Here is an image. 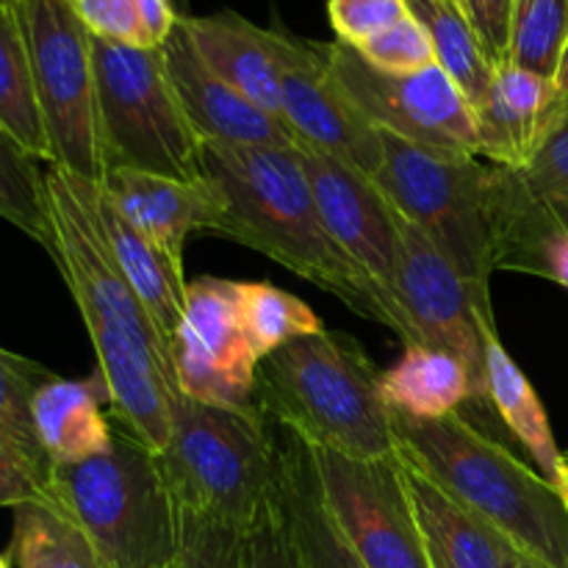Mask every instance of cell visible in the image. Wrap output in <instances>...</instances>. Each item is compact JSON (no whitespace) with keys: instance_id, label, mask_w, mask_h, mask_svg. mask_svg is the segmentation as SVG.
Masks as SVG:
<instances>
[{"instance_id":"6da1fadb","label":"cell","mask_w":568,"mask_h":568,"mask_svg":"<svg viewBox=\"0 0 568 568\" xmlns=\"http://www.w3.org/2000/svg\"><path fill=\"white\" fill-rule=\"evenodd\" d=\"M50 258L59 266L98 355L111 419L153 453H164L178 399L172 344L116 266L98 214L94 183L48 164Z\"/></svg>"},{"instance_id":"7a4b0ae2","label":"cell","mask_w":568,"mask_h":568,"mask_svg":"<svg viewBox=\"0 0 568 568\" xmlns=\"http://www.w3.org/2000/svg\"><path fill=\"white\" fill-rule=\"evenodd\" d=\"M200 166L216 200L211 233L264 253L316 283L358 316L386 325L408 347L403 320L327 231L297 148L203 144Z\"/></svg>"},{"instance_id":"3957f363","label":"cell","mask_w":568,"mask_h":568,"mask_svg":"<svg viewBox=\"0 0 568 568\" xmlns=\"http://www.w3.org/2000/svg\"><path fill=\"white\" fill-rule=\"evenodd\" d=\"M397 455L447 497L503 532L519 552L568 568V505L541 471L464 414L419 422L394 414Z\"/></svg>"},{"instance_id":"277c9868","label":"cell","mask_w":568,"mask_h":568,"mask_svg":"<svg viewBox=\"0 0 568 568\" xmlns=\"http://www.w3.org/2000/svg\"><path fill=\"white\" fill-rule=\"evenodd\" d=\"M255 408L311 447L366 460L397 455L383 372L347 333L320 331L266 355L255 375Z\"/></svg>"},{"instance_id":"5b68a950","label":"cell","mask_w":568,"mask_h":568,"mask_svg":"<svg viewBox=\"0 0 568 568\" xmlns=\"http://www.w3.org/2000/svg\"><path fill=\"white\" fill-rule=\"evenodd\" d=\"M44 499L81 527L105 568L175 566L181 508L159 453L120 427L109 453L50 466Z\"/></svg>"},{"instance_id":"8992f818","label":"cell","mask_w":568,"mask_h":568,"mask_svg":"<svg viewBox=\"0 0 568 568\" xmlns=\"http://www.w3.org/2000/svg\"><path fill=\"white\" fill-rule=\"evenodd\" d=\"M161 469L178 508L247 530L275 483L277 442L261 414L178 394Z\"/></svg>"},{"instance_id":"52a82bcc","label":"cell","mask_w":568,"mask_h":568,"mask_svg":"<svg viewBox=\"0 0 568 568\" xmlns=\"http://www.w3.org/2000/svg\"><path fill=\"white\" fill-rule=\"evenodd\" d=\"M405 222L425 233L477 292L494 275V164L383 133L375 178Z\"/></svg>"},{"instance_id":"ba28073f","label":"cell","mask_w":568,"mask_h":568,"mask_svg":"<svg viewBox=\"0 0 568 568\" xmlns=\"http://www.w3.org/2000/svg\"><path fill=\"white\" fill-rule=\"evenodd\" d=\"M98 133L105 170L200 181L203 142L194 133L161 48H131L92 37Z\"/></svg>"},{"instance_id":"9c48e42d","label":"cell","mask_w":568,"mask_h":568,"mask_svg":"<svg viewBox=\"0 0 568 568\" xmlns=\"http://www.w3.org/2000/svg\"><path fill=\"white\" fill-rule=\"evenodd\" d=\"M17 17L26 33L50 164L100 183L103 153L92 33L67 0H20Z\"/></svg>"},{"instance_id":"30bf717a","label":"cell","mask_w":568,"mask_h":568,"mask_svg":"<svg viewBox=\"0 0 568 568\" xmlns=\"http://www.w3.org/2000/svg\"><path fill=\"white\" fill-rule=\"evenodd\" d=\"M325 53L338 87L377 131L422 148L477 155V111L442 67L392 75L349 44L325 42Z\"/></svg>"},{"instance_id":"8fae6325","label":"cell","mask_w":568,"mask_h":568,"mask_svg":"<svg viewBox=\"0 0 568 568\" xmlns=\"http://www.w3.org/2000/svg\"><path fill=\"white\" fill-rule=\"evenodd\" d=\"M311 455L327 514L361 564L366 568H430L399 455L366 460L320 447H311Z\"/></svg>"},{"instance_id":"7c38bea8","label":"cell","mask_w":568,"mask_h":568,"mask_svg":"<svg viewBox=\"0 0 568 568\" xmlns=\"http://www.w3.org/2000/svg\"><path fill=\"white\" fill-rule=\"evenodd\" d=\"M178 392L216 408L258 414V355L239 320L236 281L203 275L189 283L186 311L172 336Z\"/></svg>"},{"instance_id":"4fadbf2b","label":"cell","mask_w":568,"mask_h":568,"mask_svg":"<svg viewBox=\"0 0 568 568\" xmlns=\"http://www.w3.org/2000/svg\"><path fill=\"white\" fill-rule=\"evenodd\" d=\"M266 39L281 75V120L294 133L297 148L305 144L377 178L383 133L338 87L327 64L325 42H308L283 28H266Z\"/></svg>"},{"instance_id":"5bb4252c","label":"cell","mask_w":568,"mask_h":568,"mask_svg":"<svg viewBox=\"0 0 568 568\" xmlns=\"http://www.w3.org/2000/svg\"><path fill=\"white\" fill-rule=\"evenodd\" d=\"M397 300L414 344L458 355L475 377L480 403L488 405L486 331L497 327L491 294L469 286L453 261L405 220Z\"/></svg>"},{"instance_id":"9a60e30c","label":"cell","mask_w":568,"mask_h":568,"mask_svg":"<svg viewBox=\"0 0 568 568\" xmlns=\"http://www.w3.org/2000/svg\"><path fill=\"white\" fill-rule=\"evenodd\" d=\"M297 153L327 231L344 250V255L375 283L394 314L403 320L410 336V347L414 333H410L397 300L399 261H403V216L377 186L375 178L353 170L333 155L305 148V144H300Z\"/></svg>"},{"instance_id":"2e32d148","label":"cell","mask_w":568,"mask_h":568,"mask_svg":"<svg viewBox=\"0 0 568 568\" xmlns=\"http://www.w3.org/2000/svg\"><path fill=\"white\" fill-rule=\"evenodd\" d=\"M161 55L200 142L222 148H297V139L281 116L255 105L203 64L181 17L161 44Z\"/></svg>"},{"instance_id":"e0dca14e","label":"cell","mask_w":568,"mask_h":568,"mask_svg":"<svg viewBox=\"0 0 568 568\" xmlns=\"http://www.w3.org/2000/svg\"><path fill=\"white\" fill-rule=\"evenodd\" d=\"M568 111L552 78L503 64L477 109V155L497 166L525 170Z\"/></svg>"},{"instance_id":"ac0fdd59","label":"cell","mask_w":568,"mask_h":568,"mask_svg":"<svg viewBox=\"0 0 568 568\" xmlns=\"http://www.w3.org/2000/svg\"><path fill=\"white\" fill-rule=\"evenodd\" d=\"M100 192L172 258L183 261V247L194 231H209L216 220V200L209 183L175 181L139 170H105Z\"/></svg>"},{"instance_id":"d6986e66","label":"cell","mask_w":568,"mask_h":568,"mask_svg":"<svg viewBox=\"0 0 568 568\" xmlns=\"http://www.w3.org/2000/svg\"><path fill=\"white\" fill-rule=\"evenodd\" d=\"M275 497L300 568H366L353 552L322 499L314 455L300 436L277 427Z\"/></svg>"},{"instance_id":"ffe728a7","label":"cell","mask_w":568,"mask_h":568,"mask_svg":"<svg viewBox=\"0 0 568 568\" xmlns=\"http://www.w3.org/2000/svg\"><path fill=\"white\" fill-rule=\"evenodd\" d=\"M525 272L568 288V227L521 181L494 164V272Z\"/></svg>"},{"instance_id":"44dd1931","label":"cell","mask_w":568,"mask_h":568,"mask_svg":"<svg viewBox=\"0 0 568 568\" xmlns=\"http://www.w3.org/2000/svg\"><path fill=\"white\" fill-rule=\"evenodd\" d=\"M403 460V458H399ZM410 508L430 568H510L519 549L403 460Z\"/></svg>"},{"instance_id":"7402d4cb","label":"cell","mask_w":568,"mask_h":568,"mask_svg":"<svg viewBox=\"0 0 568 568\" xmlns=\"http://www.w3.org/2000/svg\"><path fill=\"white\" fill-rule=\"evenodd\" d=\"M181 22L192 48L214 75L264 111L281 116V75L266 28L253 26L236 11L205 17L181 14Z\"/></svg>"},{"instance_id":"603a6c76","label":"cell","mask_w":568,"mask_h":568,"mask_svg":"<svg viewBox=\"0 0 568 568\" xmlns=\"http://www.w3.org/2000/svg\"><path fill=\"white\" fill-rule=\"evenodd\" d=\"M94 214H98L100 231L105 244L114 255L116 266L131 283L133 292L150 311L159 331L172 344L178 325L186 311L189 283L183 277V261L172 258L166 250H161L153 239L144 236L94 183Z\"/></svg>"},{"instance_id":"cb8c5ba5","label":"cell","mask_w":568,"mask_h":568,"mask_svg":"<svg viewBox=\"0 0 568 568\" xmlns=\"http://www.w3.org/2000/svg\"><path fill=\"white\" fill-rule=\"evenodd\" d=\"M109 388L94 372L89 381L53 375L33 397V425L50 466L78 464L109 453L116 427L103 414Z\"/></svg>"},{"instance_id":"d4e9b609","label":"cell","mask_w":568,"mask_h":568,"mask_svg":"<svg viewBox=\"0 0 568 568\" xmlns=\"http://www.w3.org/2000/svg\"><path fill=\"white\" fill-rule=\"evenodd\" d=\"M486 397L499 414L503 425L514 433L525 453L536 460L544 480L566 499L568 505V471L566 458L549 427L547 410L538 399L536 388L519 369L505 344L499 342L497 327L486 331Z\"/></svg>"},{"instance_id":"484cf974","label":"cell","mask_w":568,"mask_h":568,"mask_svg":"<svg viewBox=\"0 0 568 568\" xmlns=\"http://www.w3.org/2000/svg\"><path fill=\"white\" fill-rule=\"evenodd\" d=\"M383 397L394 414L436 422L460 414L466 405H483L475 377L458 355L414 344L403 361L383 375Z\"/></svg>"},{"instance_id":"4316f807","label":"cell","mask_w":568,"mask_h":568,"mask_svg":"<svg viewBox=\"0 0 568 568\" xmlns=\"http://www.w3.org/2000/svg\"><path fill=\"white\" fill-rule=\"evenodd\" d=\"M9 558L17 568H105L81 527L48 499L14 508Z\"/></svg>"},{"instance_id":"83f0119b","label":"cell","mask_w":568,"mask_h":568,"mask_svg":"<svg viewBox=\"0 0 568 568\" xmlns=\"http://www.w3.org/2000/svg\"><path fill=\"white\" fill-rule=\"evenodd\" d=\"M408 9L430 33L436 64L458 83L475 111L480 109L491 89L497 67L486 55L464 11L453 9L442 0H408Z\"/></svg>"},{"instance_id":"f1b7e54d","label":"cell","mask_w":568,"mask_h":568,"mask_svg":"<svg viewBox=\"0 0 568 568\" xmlns=\"http://www.w3.org/2000/svg\"><path fill=\"white\" fill-rule=\"evenodd\" d=\"M0 122L39 161L50 164L48 136L33 89L26 33L14 9H0Z\"/></svg>"},{"instance_id":"f546056e","label":"cell","mask_w":568,"mask_h":568,"mask_svg":"<svg viewBox=\"0 0 568 568\" xmlns=\"http://www.w3.org/2000/svg\"><path fill=\"white\" fill-rule=\"evenodd\" d=\"M236 303L239 320H242L244 333H247L258 361H264L266 355L281 349L283 344L294 342V338L325 331L320 316L303 300L272 286V283L236 281Z\"/></svg>"},{"instance_id":"4dcf8cb0","label":"cell","mask_w":568,"mask_h":568,"mask_svg":"<svg viewBox=\"0 0 568 568\" xmlns=\"http://www.w3.org/2000/svg\"><path fill=\"white\" fill-rule=\"evenodd\" d=\"M0 220L11 222L22 233L50 247L48 192L44 170L0 122Z\"/></svg>"},{"instance_id":"1f68e13d","label":"cell","mask_w":568,"mask_h":568,"mask_svg":"<svg viewBox=\"0 0 568 568\" xmlns=\"http://www.w3.org/2000/svg\"><path fill=\"white\" fill-rule=\"evenodd\" d=\"M50 377L53 372L37 361L0 347V438L31 460L44 477L50 471V460L33 425V397Z\"/></svg>"},{"instance_id":"d6a6232c","label":"cell","mask_w":568,"mask_h":568,"mask_svg":"<svg viewBox=\"0 0 568 568\" xmlns=\"http://www.w3.org/2000/svg\"><path fill=\"white\" fill-rule=\"evenodd\" d=\"M568 39V0H514L508 64L552 78Z\"/></svg>"},{"instance_id":"836d02e7","label":"cell","mask_w":568,"mask_h":568,"mask_svg":"<svg viewBox=\"0 0 568 568\" xmlns=\"http://www.w3.org/2000/svg\"><path fill=\"white\" fill-rule=\"evenodd\" d=\"M175 568H244V530L181 508V552Z\"/></svg>"},{"instance_id":"e575fe53","label":"cell","mask_w":568,"mask_h":568,"mask_svg":"<svg viewBox=\"0 0 568 568\" xmlns=\"http://www.w3.org/2000/svg\"><path fill=\"white\" fill-rule=\"evenodd\" d=\"M355 50L375 70L392 72V75H410V72L427 70V67L436 64L430 33L414 14L403 17L392 28H386V31L372 37L369 42Z\"/></svg>"},{"instance_id":"d590c367","label":"cell","mask_w":568,"mask_h":568,"mask_svg":"<svg viewBox=\"0 0 568 568\" xmlns=\"http://www.w3.org/2000/svg\"><path fill=\"white\" fill-rule=\"evenodd\" d=\"M519 175L532 197L568 227V111Z\"/></svg>"},{"instance_id":"8d00e7d4","label":"cell","mask_w":568,"mask_h":568,"mask_svg":"<svg viewBox=\"0 0 568 568\" xmlns=\"http://www.w3.org/2000/svg\"><path fill=\"white\" fill-rule=\"evenodd\" d=\"M408 14V0H327V20L336 31V42L349 48H361Z\"/></svg>"},{"instance_id":"74e56055","label":"cell","mask_w":568,"mask_h":568,"mask_svg":"<svg viewBox=\"0 0 568 568\" xmlns=\"http://www.w3.org/2000/svg\"><path fill=\"white\" fill-rule=\"evenodd\" d=\"M244 568H300L281 505H277L275 483L266 503L244 530Z\"/></svg>"},{"instance_id":"f35d334b","label":"cell","mask_w":568,"mask_h":568,"mask_svg":"<svg viewBox=\"0 0 568 568\" xmlns=\"http://www.w3.org/2000/svg\"><path fill=\"white\" fill-rule=\"evenodd\" d=\"M94 39L131 48H150L139 0H67Z\"/></svg>"},{"instance_id":"ab89813d","label":"cell","mask_w":568,"mask_h":568,"mask_svg":"<svg viewBox=\"0 0 568 568\" xmlns=\"http://www.w3.org/2000/svg\"><path fill=\"white\" fill-rule=\"evenodd\" d=\"M466 17L494 67L508 64L514 0H464Z\"/></svg>"},{"instance_id":"60d3db41","label":"cell","mask_w":568,"mask_h":568,"mask_svg":"<svg viewBox=\"0 0 568 568\" xmlns=\"http://www.w3.org/2000/svg\"><path fill=\"white\" fill-rule=\"evenodd\" d=\"M44 483L48 477L0 438V508L14 510L17 505L44 499Z\"/></svg>"},{"instance_id":"b9f144b4","label":"cell","mask_w":568,"mask_h":568,"mask_svg":"<svg viewBox=\"0 0 568 568\" xmlns=\"http://www.w3.org/2000/svg\"><path fill=\"white\" fill-rule=\"evenodd\" d=\"M139 11H142L144 33H148L150 48H161L178 26V11L172 9L170 0H139Z\"/></svg>"},{"instance_id":"7bdbcfd3","label":"cell","mask_w":568,"mask_h":568,"mask_svg":"<svg viewBox=\"0 0 568 568\" xmlns=\"http://www.w3.org/2000/svg\"><path fill=\"white\" fill-rule=\"evenodd\" d=\"M555 87L560 89V92L568 98V39H566V48H564V55H560V64H558V72H555Z\"/></svg>"},{"instance_id":"ee69618b","label":"cell","mask_w":568,"mask_h":568,"mask_svg":"<svg viewBox=\"0 0 568 568\" xmlns=\"http://www.w3.org/2000/svg\"><path fill=\"white\" fill-rule=\"evenodd\" d=\"M510 568H552V566H547V564H541V560L530 558V555L519 552V555H516L514 566H510Z\"/></svg>"},{"instance_id":"f6af8a7d","label":"cell","mask_w":568,"mask_h":568,"mask_svg":"<svg viewBox=\"0 0 568 568\" xmlns=\"http://www.w3.org/2000/svg\"><path fill=\"white\" fill-rule=\"evenodd\" d=\"M442 3H447V6H453V9H458V11H464V14H466V6H464V0H442ZM466 20H469V17H466Z\"/></svg>"},{"instance_id":"bcb514c9","label":"cell","mask_w":568,"mask_h":568,"mask_svg":"<svg viewBox=\"0 0 568 568\" xmlns=\"http://www.w3.org/2000/svg\"><path fill=\"white\" fill-rule=\"evenodd\" d=\"M17 3H20V0H0V9H14Z\"/></svg>"},{"instance_id":"7dc6e473","label":"cell","mask_w":568,"mask_h":568,"mask_svg":"<svg viewBox=\"0 0 568 568\" xmlns=\"http://www.w3.org/2000/svg\"><path fill=\"white\" fill-rule=\"evenodd\" d=\"M0 568H11V558H3V555H0Z\"/></svg>"},{"instance_id":"c3c4849f","label":"cell","mask_w":568,"mask_h":568,"mask_svg":"<svg viewBox=\"0 0 568 568\" xmlns=\"http://www.w3.org/2000/svg\"><path fill=\"white\" fill-rule=\"evenodd\" d=\"M564 458H566V471H568V453H564Z\"/></svg>"},{"instance_id":"681fc988","label":"cell","mask_w":568,"mask_h":568,"mask_svg":"<svg viewBox=\"0 0 568 568\" xmlns=\"http://www.w3.org/2000/svg\"><path fill=\"white\" fill-rule=\"evenodd\" d=\"M170 568H175V566H170Z\"/></svg>"}]
</instances>
